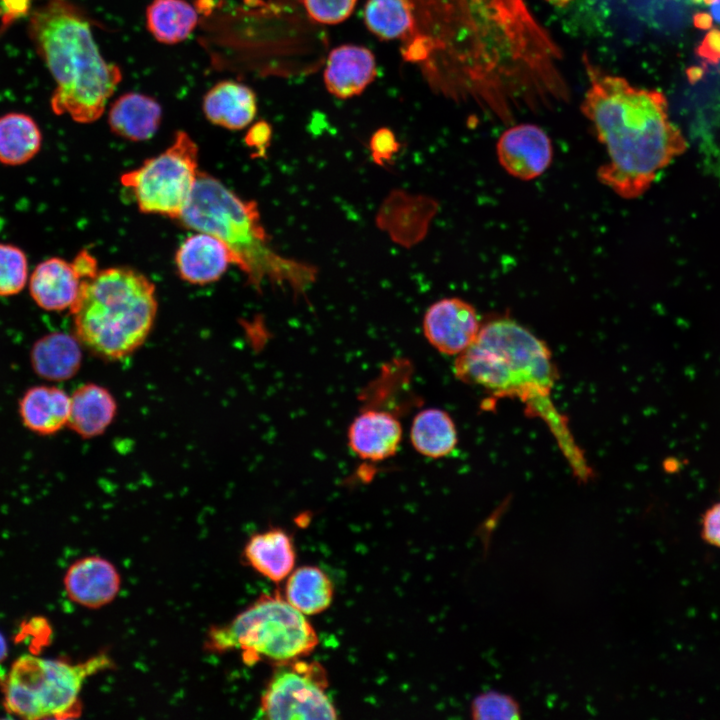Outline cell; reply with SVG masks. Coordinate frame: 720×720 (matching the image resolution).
I'll return each instance as SVG.
<instances>
[{"label": "cell", "instance_id": "obj_21", "mask_svg": "<svg viewBox=\"0 0 720 720\" xmlns=\"http://www.w3.org/2000/svg\"><path fill=\"white\" fill-rule=\"evenodd\" d=\"M116 410V401L106 388L87 383L79 386L70 396L67 425L79 436L92 438L107 429Z\"/></svg>", "mask_w": 720, "mask_h": 720}, {"label": "cell", "instance_id": "obj_42", "mask_svg": "<svg viewBox=\"0 0 720 720\" xmlns=\"http://www.w3.org/2000/svg\"><path fill=\"white\" fill-rule=\"evenodd\" d=\"M713 1H714V0H703V2L706 3V4H711Z\"/></svg>", "mask_w": 720, "mask_h": 720}, {"label": "cell", "instance_id": "obj_12", "mask_svg": "<svg viewBox=\"0 0 720 720\" xmlns=\"http://www.w3.org/2000/svg\"><path fill=\"white\" fill-rule=\"evenodd\" d=\"M68 598L86 608L97 609L112 602L119 593L121 578L107 559L87 556L76 560L64 575Z\"/></svg>", "mask_w": 720, "mask_h": 720}, {"label": "cell", "instance_id": "obj_36", "mask_svg": "<svg viewBox=\"0 0 720 720\" xmlns=\"http://www.w3.org/2000/svg\"><path fill=\"white\" fill-rule=\"evenodd\" d=\"M72 264L82 281L93 278L100 270L96 258L86 250L80 251Z\"/></svg>", "mask_w": 720, "mask_h": 720}, {"label": "cell", "instance_id": "obj_11", "mask_svg": "<svg viewBox=\"0 0 720 720\" xmlns=\"http://www.w3.org/2000/svg\"><path fill=\"white\" fill-rule=\"evenodd\" d=\"M480 328L475 308L457 297L433 303L423 319L426 339L446 355H459L465 351L476 339Z\"/></svg>", "mask_w": 720, "mask_h": 720}, {"label": "cell", "instance_id": "obj_30", "mask_svg": "<svg viewBox=\"0 0 720 720\" xmlns=\"http://www.w3.org/2000/svg\"><path fill=\"white\" fill-rule=\"evenodd\" d=\"M308 16L319 24L335 25L354 11L357 0H302Z\"/></svg>", "mask_w": 720, "mask_h": 720}, {"label": "cell", "instance_id": "obj_32", "mask_svg": "<svg viewBox=\"0 0 720 720\" xmlns=\"http://www.w3.org/2000/svg\"><path fill=\"white\" fill-rule=\"evenodd\" d=\"M701 535L705 542L720 548V502L710 506L702 518Z\"/></svg>", "mask_w": 720, "mask_h": 720}, {"label": "cell", "instance_id": "obj_25", "mask_svg": "<svg viewBox=\"0 0 720 720\" xmlns=\"http://www.w3.org/2000/svg\"><path fill=\"white\" fill-rule=\"evenodd\" d=\"M197 22V11L186 0H152L146 9L149 32L164 44L184 41L195 29Z\"/></svg>", "mask_w": 720, "mask_h": 720}, {"label": "cell", "instance_id": "obj_1", "mask_svg": "<svg viewBox=\"0 0 720 720\" xmlns=\"http://www.w3.org/2000/svg\"><path fill=\"white\" fill-rule=\"evenodd\" d=\"M584 64L589 86L581 111L608 155L597 177L621 198L636 199L685 153L688 143L670 121L661 92L635 87L606 73L586 56Z\"/></svg>", "mask_w": 720, "mask_h": 720}, {"label": "cell", "instance_id": "obj_18", "mask_svg": "<svg viewBox=\"0 0 720 720\" xmlns=\"http://www.w3.org/2000/svg\"><path fill=\"white\" fill-rule=\"evenodd\" d=\"M161 119L160 104L153 97L136 92L118 97L108 112L111 131L131 141H145L153 137Z\"/></svg>", "mask_w": 720, "mask_h": 720}, {"label": "cell", "instance_id": "obj_7", "mask_svg": "<svg viewBox=\"0 0 720 720\" xmlns=\"http://www.w3.org/2000/svg\"><path fill=\"white\" fill-rule=\"evenodd\" d=\"M318 644L305 615L282 596L263 595L229 623L208 631V651L239 650L247 664L261 659L284 664L310 654Z\"/></svg>", "mask_w": 720, "mask_h": 720}, {"label": "cell", "instance_id": "obj_15", "mask_svg": "<svg viewBox=\"0 0 720 720\" xmlns=\"http://www.w3.org/2000/svg\"><path fill=\"white\" fill-rule=\"evenodd\" d=\"M347 436L350 448L359 457L382 461L397 452L402 439V427L391 413L370 409L354 418Z\"/></svg>", "mask_w": 720, "mask_h": 720}, {"label": "cell", "instance_id": "obj_8", "mask_svg": "<svg viewBox=\"0 0 720 720\" xmlns=\"http://www.w3.org/2000/svg\"><path fill=\"white\" fill-rule=\"evenodd\" d=\"M199 173L198 146L189 134L178 131L164 151L123 173L120 182L142 213L177 220L191 200Z\"/></svg>", "mask_w": 720, "mask_h": 720}, {"label": "cell", "instance_id": "obj_29", "mask_svg": "<svg viewBox=\"0 0 720 720\" xmlns=\"http://www.w3.org/2000/svg\"><path fill=\"white\" fill-rule=\"evenodd\" d=\"M473 719H518L521 716L519 703L506 693L488 690L478 694L471 702Z\"/></svg>", "mask_w": 720, "mask_h": 720}, {"label": "cell", "instance_id": "obj_35", "mask_svg": "<svg viewBox=\"0 0 720 720\" xmlns=\"http://www.w3.org/2000/svg\"><path fill=\"white\" fill-rule=\"evenodd\" d=\"M696 52L706 62L717 64L720 61V30H710L697 47Z\"/></svg>", "mask_w": 720, "mask_h": 720}, {"label": "cell", "instance_id": "obj_28", "mask_svg": "<svg viewBox=\"0 0 720 720\" xmlns=\"http://www.w3.org/2000/svg\"><path fill=\"white\" fill-rule=\"evenodd\" d=\"M28 281V261L22 249L0 243V296L20 293Z\"/></svg>", "mask_w": 720, "mask_h": 720}, {"label": "cell", "instance_id": "obj_24", "mask_svg": "<svg viewBox=\"0 0 720 720\" xmlns=\"http://www.w3.org/2000/svg\"><path fill=\"white\" fill-rule=\"evenodd\" d=\"M333 594V584L324 571L316 566H302L287 577L284 598L304 615H315L331 605Z\"/></svg>", "mask_w": 720, "mask_h": 720}, {"label": "cell", "instance_id": "obj_37", "mask_svg": "<svg viewBox=\"0 0 720 720\" xmlns=\"http://www.w3.org/2000/svg\"><path fill=\"white\" fill-rule=\"evenodd\" d=\"M693 24L698 29L707 30L712 27L713 19L710 14L705 12H699L694 15Z\"/></svg>", "mask_w": 720, "mask_h": 720}, {"label": "cell", "instance_id": "obj_19", "mask_svg": "<svg viewBox=\"0 0 720 720\" xmlns=\"http://www.w3.org/2000/svg\"><path fill=\"white\" fill-rule=\"evenodd\" d=\"M243 554L251 568L274 582L286 579L296 561L291 537L278 528L254 534L246 543Z\"/></svg>", "mask_w": 720, "mask_h": 720}, {"label": "cell", "instance_id": "obj_40", "mask_svg": "<svg viewBox=\"0 0 720 720\" xmlns=\"http://www.w3.org/2000/svg\"><path fill=\"white\" fill-rule=\"evenodd\" d=\"M710 5L712 18L720 24V0H714Z\"/></svg>", "mask_w": 720, "mask_h": 720}, {"label": "cell", "instance_id": "obj_16", "mask_svg": "<svg viewBox=\"0 0 720 720\" xmlns=\"http://www.w3.org/2000/svg\"><path fill=\"white\" fill-rule=\"evenodd\" d=\"M28 281L32 299L46 311L71 310L82 284L72 262L60 257L39 263Z\"/></svg>", "mask_w": 720, "mask_h": 720}, {"label": "cell", "instance_id": "obj_26", "mask_svg": "<svg viewBox=\"0 0 720 720\" xmlns=\"http://www.w3.org/2000/svg\"><path fill=\"white\" fill-rule=\"evenodd\" d=\"M41 144V131L29 115L13 112L0 117V163L25 164L39 152Z\"/></svg>", "mask_w": 720, "mask_h": 720}, {"label": "cell", "instance_id": "obj_14", "mask_svg": "<svg viewBox=\"0 0 720 720\" xmlns=\"http://www.w3.org/2000/svg\"><path fill=\"white\" fill-rule=\"evenodd\" d=\"M376 75L374 54L366 47L345 44L330 51L323 78L330 94L347 99L360 95Z\"/></svg>", "mask_w": 720, "mask_h": 720}, {"label": "cell", "instance_id": "obj_39", "mask_svg": "<svg viewBox=\"0 0 720 720\" xmlns=\"http://www.w3.org/2000/svg\"><path fill=\"white\" fill-rule=\"evenodd\" d=\"M8 655V644L3 636V634L0 632V664L7 658Z\"/></svg>", "mask_w": 720, "mask_h": 720}, {"label": "cell", "instance_id": "obj_13", "mask_svg": "<svg viewBox=\"0 0 720 720\" xmlns=\"http://www.w3.org/2000/svg\"><path fill=\"white\" fill-rule=\"evenodd\" d=\"M175 264L186 282L204 285L219 280L234 265L227 245L214 235L195 231L178 247Z\"/></svg>", "mask_w": 720, "mask_h": 720}, {"label": "cell", "instance_id": "obj_10", "mask_svg": "<svg viewBox=\"0 0 720 720\" xmlns=\"http://www.w3.org/2000/svg\"><path fill=\"white\" fill-rule=\"evenodd\" d=\"M502 168L512 177L530 181L551 165L553 146L547 133L537 125L523 123L505 130L496 143Z\"/></svg>", "mask_w": 720, "mask_h": 720}, {"label": "cell", "instance_id": "obj_27", "mask_svg": "<svg viewBox=\"0 0 720 720\" xmlns=\"http://www.w3.org/2000/svg\"><path fill=\"white\" fill-rule=\"evenodd\" d=\"M363 16L368 30L382 40L403 38L415 25L411 0H368Z\"/></svg>", "mask_w": 720, "mask_h": 720}, {"label": "cell", "instance_id": "obj_41", "mask_svg": "<svg viewBox=\"0 0 720 720\" xmlns=\"http://www.w3.org/2000/svg\"><path fill=\"white\" fill-rule=\"evenodd\" d=\"M553 6L564 7L569 4L572 0H545Z\"/></svg>", "mask_w": 720, "mask_h": 720}, {"label": "cell", "instance_id": "obj_4", "mask_svg": "<svg viewBox=\"0 0 720 720\" xmlns=\"http://www.w3.org/2000/svg\"><path fill=\"white\" fill-rule=\"evenodd\" d=\"M153 282L130 267H110L83 280L71 308L76 337L96 355L124 358L148 337L157 314Z\"/></svg>", "mask_w": 720, "mask_h": 720}, {"label": "cell", "instance_id": "obj_5", "mask_svg": "<svg viewBox=\"0 0 720 720\" xmlns=\"http://www.w3.org/2000/svg\"><path fill=\"white\" fill-rule=\"evenodd\" d=\"M177 220L223 241L234 265L255 284L277 274L284 265L268 247L257 204L242 199L208 173L200 171L191 200Z\"/></svg>", "mask_w": 720, "mask_h": 720}, {"label": "cell", "instance_id": "obj_20", "mask_svg": "<svg viewBox=\"0 0 720 720\" xmlns=\"http://www.w3.org/2000/svg\"><path fill=\"white\" fill-rule=\"evenodd\" d=\"M70 396L55 386L29 388L19 401L24 426L40 435H51L68 424Z\"/></svg>", "mask_w": 720, "mask_h": 720}, {"label": "cell", "instance_id": "obj_22", "mask_svg": "<svg viewBox=\"0 0 720 720\" xmlns=\"http://www.w3.org/2000/svg\"><path fill=\"white\" fill-rule=\"evenodd\" d=\"M77 337L54 332L38 339L31 350L34 371L42 378L62 381L73 377L80 368L82 352Z\"/></svg>", "mask_w": 720, "mask_h": 720}, {"label": "cell", "instance_id": "obj_9", "mask_svg": "<svg viewBox=\"0 0 720 720\" xmlns=\"http://www.w3.org/2000/svg\"><path fill=\"white\" fill-rule=\"evenodd\" d=\"M281 665L261 696L263 717L272 720L337 718V710L327 693V675L319 663L300 658Z\"/></svg>", "mask_w": 720, "mask_h": 720}, {"label": "cell", "instance_id": "obj_2", "mask_svg": "<svg viewBox=\"0 0 720 720\" xmlns=\"http://www.w3.org/2000/svg\"><path fill=\"white\" fill-rule=\"evenodd\" d=\"M455 375L497 397L519 398L550 426L572 466L584 462L550 394L557 377L546 344L515 320L497 318L481 326L455 361Z\"/></svg>", "mask_w": 720, "mask_h": 720}, {"label": "cell", "instance_id": "obj_31", "mask_svg": "<svg viewBox=\"0 0 720 720\" xmlns=\"http://www.w3.org/2000/svg\"><path fill=\"white\" fill-rule=\"evenodd\" d=\"M370 149L373 160L379 165H384L398 152L399 143L390 129L381 128L373 134Z\"/></svg>", "mask_w": 720, "mask_h": 720}, {"label": "cell", "instance_id": "obj_38", "mask_svg": "<svg viewBox=\"0 0 720 720\" xmlns=\"http://www.w3.org/2000/svg\"><path fill=\"white\" fill-rule=\"evenodd\" d=\"M704 75V69L698 66H692L687 69V77L690 83L694 84L701 80Z\"/></svg>", "mask_w": 720, "mask_h": 720}, {"label": "cell", "instance_id": "obj_6", "mask_svg": "<svg viewBox=\"0 0 720 720\" xmlns=\"http://www.w3.org/2000/svg\"><path fill=\"white\" fill-rule=\"evenodd\" d=\"M112 665L105 653L77 663L24 654L0 678L3 706L9 714L29 720L76 718L82 711L80 693L86 679Z\"/></svg>", "mask_w": 720, "mask_h": 720}, {"label": "cell", "instance_id": "obj_23", "mask_svg": "<svg viewBox=\"0 0 720 720\" xmlns=\"http://www.w3.org/2000/svg\"><path fill=\"white\" fill-rule=\"evenodd\" d=\"M410 439L417 452L434 459L449 455L458 441L454 421L438 408L424 409L414 417Z\"/></svg>", "mask_w": 720, "mask_h": 720}, {"label": "cell", "instance_id": "obj_17", "mask_svg": "<svg viewBox=\"0 0 720 720\" xmlns=\"http://www.w3.org/2000/svg\"><path fill=\"white\" fill-rule=\"evenodd\" d=\"M203 112L214 125L240 130L254 120L257 113L256 95L248 86L233 80L215 84L203 98Z\"/></svg>", "mask_w": 720, "mask_h": 720}, {"label": "cell", "instance_id": "obj_33", "mask_svg": "<svg viewBox=\"0 0 720 720\" xmlns=\"http://www.w3.org/2000/svg\"><path fill=\"white\" fill-rule=\"evenodd\" d=\"M21 630L22 638H28L31 647L36 645H47L50 640L52 630L47 620L44 618H32L28 622L23 623Z\"/></svg>", "mask_w": 720, "mask_h": 720}, {"label": "cell", "instance_id": "obj_3", "mask_svg": "<svg viewBox=\"0 0 720 720\" xmlns=\"http://www.w3.org/2000/svg\"><path fill=\"white\" fill-rule=\"evenodd\" d=\"M28 33L56 82L53 112L83 124L98 120L121 71L102 57L85 16L66 0H47L33 10Z\"/></svg>", "mask_w": 720, "mask_h": 720}, {"label": "cell", "instance_id": "obj_34", "mask_svg": "<svg viewBox=\"0 0 720 720\" xmlns=\"http://www.w3.org/2000/svg\"><path fill=\"white\" fill-rule=\"evenodd\" d=\"M271 127L264 121L257 122L247 132L245 141L246 144L256 151V156H264L270 140H271Z\"/></svg>", "mask_w": 720, "mask_h": 720}]
</instances>
